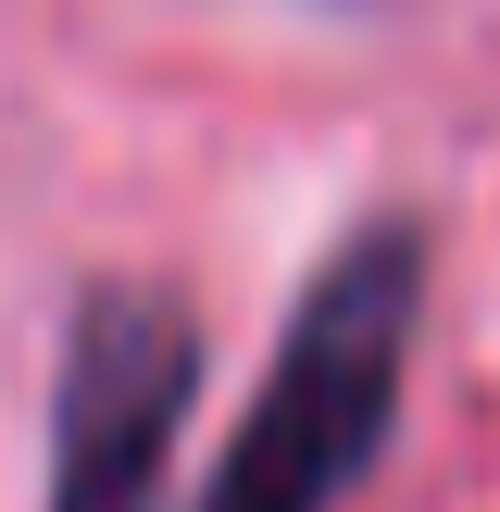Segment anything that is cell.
I'll use <instances>...</instances> for the list:
<instances>
[{
	"label": "cell",
	"mask_w": 500,
	"mask_h": 512,
	"mask_svg": "<svg viewBox=\"0 0 500 512\" xmlns=\"http://www.w3.org/2000/svg\"><path fill=\"white\" fill-rule=\"evenodd\" d=\"M413 338H425V225L375 213L313 263V288H300L200 512H338L400 425Z\"/></svg>",
	"instance_id": "obj_1"
},
{
	"label": "cell",
	"mask_w": 500,
	"mask_h": 512,
	"mask_svg": "<svg viewBox=\"0 0 500 512\" xmlns=\"http://www.w3.org/2000/svg\"><path fill=\"white\" fill-rule=\"evenodd\" d=\"M188 388H200V313L175 288H150V275H100L63 325L50 512H163Z\"/></svg>",
	"instance_id": "obj_2"
}]
</instances>
